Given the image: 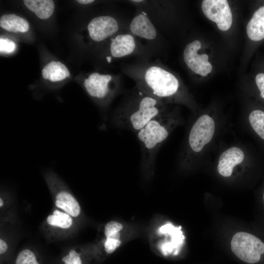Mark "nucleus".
Returning <instances> with one entry per match:
<instances>
[{
    "label": "nucleus",
    "mask_w": 264,
    "mask_h": 264,
    "mask_svg": "<svg viewBox=\"0 0 264 264\" xmlns=\"http://www.w3.org/2000/svg\"><path fill=\"white\" fill-rule=\"evenodd\" d=\"M120 69L133 80L134 87L138 90L167 104L191 106L187 92L179 79L159 59L139 58L135 62L122 64Z\"/></svg>",
    "instance_id": "nucleus-1"
},
{
    "label": "nucleus",
    "mask_w": 264,
    "mask_h": 264,
    "mask_svg": "<svg viewBox=\"0 0 264 264\" xmlns=\"http://www.w3.org/2000/svg\"><path fill=\"white\" fill-rule=\"evenodd\" d=\"M169 109L168 104L134 87L115 110L111 121L115 127L135 133Z\"/></svg>",
    "instance_id": "nucleus-2"
},
{
    "label": "nucleus",
    "mask_w": 264,
    "mask_h": 264,
    "mask_svg": "<svg viewBox=\"0 0 264 264\" xmlns=\"http://www.w3.org/2000/svg\"><path fill=\"white\" fill-rule=\"evenodd\" d=\"M183 123L178 110L170 109L135 133L140 145V163L143 171L152 173L160 148L173 131Z\"/></svg>",
    "instance_id": "nucleus-3"
},
{
    "label": "nucleus",
    "mask_w": 264,
    "mask_h": 264,
    "mask_svg": "<svg viewBox=\"0 0 264 264\" xmlns=\"http://www.w3.org/2000/svg\"><path fill=\"white\" fill-rule=\"evenodd\" d=\"M220 119L204 113L193 121L188 130L178 157L179 164L190 167L203 160L218 133Z\"/></svg>",
    "instance_id": "nucleus-4"
},
{
    "label": "nucleus",
    "mask_w": 264,
    "mask_h": 264,
    "mask_svg": "<svg viewBox=\"0 0 264 264\" xmlns=\"http://www.w3.org/2000/svg\"><path fill=\"white\" fill-rule=\"evenodd\" d=\"M83 86L90 97L99 105L105 107L120 92L122 81L120 74L112 75L93 72L85 79Z\"/></svg>",
    "instance_id": "nucleus-5"
},
{
    "label": "nucleus",
    "mask_w": 264,
    "mask_h": 264,
    "mask_svg": "<svg viewBox=\"0 0 264 264\" xmlns=\"http://www.w3.org/2000/svg\"><path fill=\"white\" fill-rule=\"evenodd\" d=\"M233 253L242 261L250 264L258 263L264 254V242L253 234L236 233L231 241Z\"/></svg>",
    "instance_id": "nucleus-6"
},
{
    "label": "nucleus",
    "mask_w": 264,
    "mask_h": 264,
    "mask_svg": "<svg viewBox=\"0 0 264 264\" xmlns=\"http://www.w3.org/2000/svg\"><path fill=\"white\" fill-rule=\"evenodd\" d=\"M110 55L106 57L108 63L112 59H122L133 55L148 58L149 51L143 46L138 38L128 30L121 32L110 39Z\"/></svg>",
    "instance_id": "nucleus-7"
},
{
    "label": "nucleus",
    "mask_w": 264,
    "mask_h": 264,
    "mask_svg": "<svg viewBox=\"0 0 264 264\" xmlns=\"http://www.w3.org/2000/svg\"><path fill=\"white\" fill-rule=\"evenodd\" d=\"M88 30L92 41L101 42L128 30L125 29L120 20L110 16H100L90 21L88 25Z\"/></svg>",
    "instance_id": "nucleus-8"
},
{
    "label": "nucleus",
    "mask_w": 264,
    "mask_h": 264,
    "mask_svg": "<svg viewBox=\"0 0 264 264\" xmlns=\"http://www.w3.org/2000/svg\"><path fill=\"white\" fill-rule=\"evenodd\" d=\"M217 169L218 173L224 177H231L235 170L246 164L247 154L238 145L229 147L222 151L218 158Z\"/></svg>",
    "instance_id": "nucleus-9"
},
{
    "label": "nucleus",
    "mask_w": 264,
    "mask_h": 264,
    "mask_svg": "<svg viewBox=\"0 0 264 264\" xmlns=\"http://www.w3.org/2000/svg\"><path fill=\"white\" fill-rule=\"evenodd\" d=\"M201 8L206 17L215 22L220 30L226 31L231 27L233 16L227 0H204Z\"/></svg>",
    "instance_id": "nucleus-10"
},
{
    "label": "nucleus",
    "mask_w": 264,
    "mask_h": 264,
    "mask_svg": "<svg viewBox=\"0 0 264 264\" xmlns=\"http://www.w3.org/2000/svg\"><path fill=\"white\" fill-rule=\"evenodd\" d=\"M129 32L137 38L153 41L157 37V31L148 13L137 8L136 14L128 25Z\"/></svg>",
    "instance_id": "nucleus-11"
},
{
    "label": "nucleus",
    "mask_w": 264,
    "mask_h": 264,
    "mask_svg": "<svg viewBox=\"0 0 264 264\" xmlns=\"http://www.w3.org/2000/svg\"><path fill=\"white\" fill-rule=\"evenodd\" d=\"M201 48V43L195 40L188 44L183 51V60L187 67L196 74L206 76L204 65L208 61V55L206 54H198V51Z\"/></svg>",
    "instance_id": "nucleus-12"
},
{
    "label": "nucleus",
    "mask_w": 264,
    "mask_h": 264,
    "mask_svg": "<svg viewBox=\"0 0 264 264\" xmlns=\"http://www.w3.org/2000/svg\"><path fill=\"white\" fill-rule=\"evenodd\" d=\"M248 38L254 41L264 39V6L260 7L254 13L246 26Z\"/></svg>",
    "instance_id": "nucleus-13"
},
{
    "label": "nucleus",
    "mask_w": 264,
    "mask_h": 264,
    "mask_svg": "<svg viewBox=\"0 0 264 264\" xmlns=\"http://www.w3.org/2000/svg\"><path fill=\"white\" fill-rule=\"evenodd\" d=\"M123 225L115 221L108 222L105 226V234L107 240L104 243L105 250L108 254L113 253L121 244L120 231Z\"/></svg>",
    "instance_id": "nucleus-14"
},
{
    "label": "nucleus",
    "mask_w": 264,
    "mask_h": 264,
    "mask_svg": "<svg viewBox=\"0 0 264 264\" xmlns=\"http://www.w3.org/2000/svg\"><path fill=\"white\" fill-rule=\"evenodd\" d=\"M0 27L9 32H26L29 28L28 22L14 14H4L0 18Z\"/></svg>",
    "instance_id": "nucleus-15"
},
{
    "label": "nucleus",
    "mask_w": 264,
    "mask_h": 264,
    "mask_svg": "<svg viewBox=\"0 0 264 264\" xmlns=\"http://www.w3.org/2000/svg\"><path fill=\"white\" fill-rule=\"evenodd\" d=\"M55 205L73 217H77L80 213L79 203L68 192L61 191L57 194Z\"/></svg>",
    "instance_id": "nucleus-16"
},
{
    "label": "nucleus",
    "mask_w": 264,
    "mask_h": 264,
    "mask_svg": "<svg viewBox=\"0 0 264 264\" xmlns=\"http://www.w3.org/2000/svg\"><path fill=\"white\" fill-rule=\"evenodd\" d=\"M24 4L40 19L49 18L53 14L54 3L51 0H24Z\"/></svg>",
    "instance_id": "nucleus-17"
},
{
    "label": "nucleus",
    "mask_w": 264,
    "mask_h": 264,
    "mask_svg": "<svg viewBox=\"0 0 264 264\" xmlns=\"http://www.w3.org/2000/svg\"><path fill=\"white\" fill-rule=\"evenodd\" d=\"M43 70L49 76L48 80L55 82L69 77L70 73L65 65L59 61H51L45 66Z\"/></svg>",
    "instance_id": "nucleus-18"
},
{
    "label": "nucleus",
    "mask_w": 264,
    "mask_h": 264,
    "mask_svg": "<svg viewBox=\"0 0 264 264\" xmlns=\"http://www.w3.org/2000/svg\"><path fill=\"white\" fill-rule=\"evenodd\" d=\"M248 122L254 132L264 140V111L261 110H252L248 115Z\"/></svg>",
    "instance_id": "nucleus-19"
},
{
    "label": "nucleus",
    "mask_w": 264,
    "mask_h": 264,
    "mask_svg": "<svg viewBox=\"0 0 264 264\" xmlns=\"http://www.w3.org/2000/svg\"><path fill=\"white\" fill-rule=\"evenodd\" d=\"M47 222L52 226L67 228L71 225L72 220L68 214L56 210L54 211L53 215L48 216Z\"/></svg>",
    "instance_id": "nucleus-20"
},
{
    "label": "nucleus",
    "mask_w": 264,
    "mask_h": 264,
    "mask_svg": "<svg viewBox=\"0 0 264 264\" xmlns=\"http://www.w3.org/2000/svg\"><path fill=\"white\" fill-rule=\"evenodd\" d=\"M16 264H39L35 254L29 249H24L19 253Z\"/></svg>",
    "instance_id": "nucleus-21"
},
{
    "label": "nucleus",
    "mask_w": 264,
    "mask_h": 264,
    "mask_svg": "<svg viewBox=\"0 0 264 264\" xmlns=\"http://www.w3.org/2000/svg\"><path fill=\"white\" fill-rule=\"evenodd\" d=\"M80 256L81 254L71 250L68 255L62 258V261L65 264H82Z\"/></svg>",
    "instance_id": "nucleus-22"
},
{
    "label": "nucleus",
    "mask_w": 264,
    "mask_h": 264,
    "mask_svg": "<svg viewBox=\"0 0 264 264\" xmlns=\"http://www.w3.org/2000/svg\"><path fill=\"white\" fill-rule=\"evenodd\" d=\"M16 44L12 41L6 38L0 39V52L11 53L14 51L16 48Z\"/></svg>",
    "instance_id": "nucleus-23"
},
{
    "label": "nucleus",
    "mask_w": 264,
    "mask_h": 264,
    "mask_svg": "<svg viewBox=\"0 0 264 264\" xmlns=\"http://www.w3.org/2000/svg\"><path fill=\"white\" fill-rule=\"evenodd\" d=\"M255 82L260 92L261 97L264 99V73H260L256 75Z\"/></svg>",
    "instance_id": "nucleus-24"
},
{
    "label": "nucleus",
    "mask_w": 264,
    "mask_h": 264,
    "mask_svg": "<svg viewBox=\"0 0 264 264\" xmlns=\"http://www.w3.org/2000/svg\"><path fill=\"white\" fill-rule=\"evenodd\" d=\"M7 249V245L6 242L2 240H0V254L4 253Z\"/></svg>",
    "instance_id": "nucleus-25"
},
{
    "label": "nucleus",
    "mask_w": 264,
    "mask_h": 264,
    "mask_svg": "<svg viewBox=\"0 0 264 264\" xmlns=\"http://www.w3.org/2000/svg\"><path fill=\"white\" fill-rule=\"evenodd\" d=\"M78 3L82 4H88L92 3L94 1L93 0H76Z\"/></svg>",
    "instance_id": "nucleus-26"
},
{
    "label": "nucleus",
    "mask_w": 264,
    "mask_h": 264,
    "mask_svg": "<svg viewBox=\"0 0 264 264\" xmlns=\"http://www.w3.org/2000/svg\"><path fill=\"white\" fill-rule=\"evenodd\" d=\"M3 205V201L2 200V199L0 198V206L1 207Z\"/></svg>",
    "instance_id": "nucleus-27"
},
{
    "label": "nucleus",
    "mask_w": 264,
    "mask_h": 264,
    "mask_svg": "<svg viewBox=\"0 0 264 264\" xmlns=\"http://www.w3.org/2000/svg\"><path fill=\"white\" fill-rule=\"evenodd\" d=\"M263 200H264V192L263 195Z\"/></svg>",
    "instance_id": "nucleus-28"
}]
</instances>
